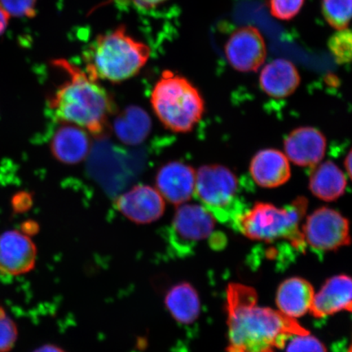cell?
Wrapping results in <instances>:
<instances>
[{
  "instance_id": "cell-11",
  "label": "cell",
  "mask_w": 352,
  "mask_h": 352,
  "mask_svg": "<svg viewBox=\"0 0 352 352\" xmlns=\"http://www.w3.org/2000/svg\"><path fill=\"white\" fill-rule=\"evenodd\" d=\"M36 258V246L25 232L12 230L0 235V272L3 274H28L33 270Z\"/></svg>"
},
{
  "instance_id": "cell-25",
  "label": "cell",
  "mask_w": 352,
  "mask_h": 352,
  "mask_svg": "<svg viewBox=\"0 0 352 352\" xmlns=\"http://www.w3.org/2000/svg\"><path fill=\"white\" fill-rule=\"evenodd\" d=\"M305 0H270L271 14L276 19L289 21L302 10Z\"/></svg>"
},
{
  "instance_id": "cell-6",
  "label": "cell",
  "mask_w": 352,
  "mask_h": 352,
  "mask_svg": "<svg viewBox=\"0 0 352 352\" xmlns=\"http://www.w3.org/2000/svg\"><path fill=\"white\" fill-rule=\"evenodd\" d=\"M239 184L236 175L227 167L205 165L197 171L195 195L215 219L234 226L243 212L236 199Z\"/></svg>"
},
{
  "instance_id": "cell-29",
  "label": "cell",
  "mask_w": 352,
  "mask_h": 352,
  "mask_svg": "<svg viewBox=\"0 0 352 352\" xmlns=\"http://www.w3.org/2000/svg\"><path fill=\"white\" fill-rule=\"evenodd\" d=\"M10 19V14L0 6V36L6 32Z\"/></svg>"
},
{
  "instance_id": "cell-17",
  "label": "cell",
  "mask_w": 352,
  "mask_h": 352,
  "mask_svg": "<svg viewBox=\"0 0 352 352\" xmlns=\"http://www.w3.org/2000/svg\"><path fill=\"white\" fill-rule=\"evenodd\" d=\"M314 296V289L310 283L301 277H292L280 285L276 302L280 312L296 319L310 311Z\"/></svg>"
},
{
  "instance_id": "cell-2",
  "label": "cell",
  "mask_w": 352,
  "mask_h": 352,
  "mask_svg": "<svg viewBox=\"0 0 352 352\" xmlns=\"http://www.w3.org/2000/svg\"><path fill=\"white\" fill-rule=\"evenodd\" d=\"M52 63L68 78L50 99L55 117L61 122L80 126L92 135L104 134L116 111L111 95L85 70L69 61L60 59Z\"/></svg>"
},
{
  "instance_id": "cell-1",
  "label": "cell",
  "mask_w": 352,
  "mask_h": 352,
  "mask_svg": "<svg viewBox=\"0 0 352 352\" xmlns=\"http://www.w3.org/2000/svg\"><path fill=\"white\" fill-rule=\"evenodd\" d=\"M250 286L232 283L227 289V352H276L289 338L310 333L296 319L258 305Z\"/></svg>"
},
{
  "instance_id": "cell-15",
  "label": "cell",
  "mask_w": 352,
  "mask_h": 352,
  "mask_svg": "<svg viewBox=\"0 0 352 352\" xmlns=\"http://www.w3.org/2000/svg\"><path fill=\"white\" fill-rule=\"evenodd\" d=\"M88 134L80 126L63 123L52 139L50 148L52 155L61 164H80L90 151L91 142Z\"/></svg>"
},
{
  "instance_id": "cell-7",
  "label": "cell",
  "mask_w": 352,
  "mask_h": 352,
  "mask_svg": "<svg viewBox=\"0 0 352 352\" xmlns=\"http://www.w3.org/2000/svg\"><path fill=\"white\" fill-rule=\"evenodd\" d=\"M215 221L217 219L204 206H179L167 235L170 248L178 256L190 254L198 242L213 235Z\"/></svg>"
},
{
  "instance_id": "cell-19",
  "label": "cell",
  "mask_w": 352,
  "mask_h": 352,
  "mask_svg": "<svg viewBox=\"0 0 352 352\" xmlns=\"http://www.w3.org/2000/svg\"><path fill=\"white\" fill-rule=\"evenodd\" d=\"M346 179L333 162L316 166L310 176L309 188L314 195L325 201H333L344 195Z\"/></svg>"
},
{
  "instance_id": "cell-3",
  "label": "cell",
  "mask_w": 352,
  "mask_h": 352,
  "mask_svg": "<svg viewBox=\"0 0 352 352\" xmlns=\"http://www.w3.org/2000/svg\"><path fill=\"white\" fill-rule=\"evenodd\" d=\"M151 48L126 33L124 25L95 38L83 52L85 72L96 81L120 83L133 78L148 63Z\"/></svg>"
},
{
  "instance_id": "cell-27",
  "label": "cell",
  "mask_w": 352,
  "mask_h": 352,
  "mask_svg": "<svg viewBox=\"0 0 352 352\" xmlns=\"http://www.w3.org/2000/svg\"><path fill=\"white\" fill-rule=\"evenodd\" d=\"M37 0H0V6L10 16L34 17Z\"/></svg>"
},
{
  "instance_id": "cell-26",
  "label": "cell",
  "mask_w": 352,
  "mask_h": 352,
  "mask_svg": "<svg viewBox=\"0 0 352 352\" xmlns=\"http://www.w3.org/2000/svg\"><path fill=\"white\" fill-rule=\"evenodd\" d=\"M285 352H327V350L318 338L307 333L292 337Z\"/></svg>"
},
{
  "instance_id": "cell-31",
  "label": "cell",
  "mask_w": 352,
  "mask_h": 352,
  "mask_svg": "<svg viewBox=\"0 0 352 352\" xmlns=\"http://www.w3.org/2000/svg\"><path fill=\"white\" fill-rule=\"evenodd\" d=\"M345 166L347 173H349L350 178L352 179V149L349 153L347 154L345 160Z\"/></svg>"
},
{
  "instance_id": "cell-28",
  "label": "cell",
  "mask_w": 352,
  "mask_h": 352,
  "mask_svg": "<svg viewBox=\"0 0 352 352\" xmlns=\"http://www.w3.org/2000/svg\"><path fill=\"white\" fill-rule=\"evenodd\" d=\"M166 1L167 0H131V3L142 10H153Z\"/></svg>"
},
{
  "instance_id": "cell-18",
  "label": "cell",
  "mask_w": 352,
  "mask_h": 352,
  "mask_svg": "<svg viewBox=\"0 0 352 352\" xmlns=\"http://www.w3.org/2000/svg\"><path fill=\"white\" fill-rule=\"evenodd\" d=\"M262 90L271 98L281 99L294 94L300 83L296 65L285 59H276L267 65L261 74Z\"/></svg>"
},
{
  "instance_id": "cell-5",
  "label": "cell",
  "mask_w": 352,
  "mask_h": 352,
  "mask_svg": "<svg viewBox=\"0 0 352 352\" xmlns=\"http://www.w3.org/2000/svg\"><path fill=\"white\" fill-rule=\"evenodd\" d=\"M153 113L167 130L188 133L201 120L205 101L188 79L165 70L153 86L151 96Z\"/></svg>"
},
{
  "instance_id": "cell-8",
  "label": "cell",
  "mask_w": 352,
  "mask_h": 352,
  "mask_svg": "<svg viewBox=\"0 0 352 352\" xmlns=\"http://www.w3.org/2000/svg\"><path fill=\"white\" fill-rule=\"evenodd\" d=\"M302 232L306 244L319 252H333L351 243L349 220L331 208L316 210Z\"/></svg>"
},
{
  "instance_id": "cell-32",
  "label": "cell",
  "mask_w": 352,
  "mask_h": 352,
  "mask_svg": "<svg viewBox=\"0 0 352 352\" xmlns=\"http://www.w3.org/2000/svg\"><path fill=\"white\" fill-rule=\"evenodd\" d=\"M346 352H352V338H351V341L350 345L349 346V349H347Z\"/></svg>"
},
{
  "instance_id": "cell-30",
  "label": "cell",
  "mask_w": 352,
  "mask_h": 352,
  "mask_svg": "<svg viewBox=\"0 0 352 352\" xmlns=\"http://www.w3.org/2000/svg\"><path fill=\"white\" fill-rule=\"evenodd\" d=\"M33 352H65L64 350L60 349V347L54 345H44L38 347V349Z\"/></svg>"
},
{
  "instance_id": "cell-13",
  "label": "cell",
  "mask_w": 352,
  "mask_h": 352,
  "mask_svg": "<svg viewBox=\"0 0 352 352\" xmlns=\"http://www.w3.org/2000/svg\"><path fill=\"white\" fill-rule=\"evenodd\" d=\"M284 148L286 155L294 164L314 166L323 160L327 140L322 132L314 127H298L285 138Z\"/></svg>"
},
{
  "instance_id": "cell-16",
  "label": "cell",
  "mask_w": 352,
  "mask_h": 352,
  "mask_svg": "<svg viewBox=\"0 0 352 352\" xmlns=\"http://www.w3.org/2000/svg\"><path fill=\"white\" fill-rule=\"evenodd\" d=\"M254 182L263 188H276L292 175L287 157L276 149H264L255 154L250 165Z\"/></svg>"
},
{
  "instance_id": "cell-4",
  "label": "cell",
  "mask_w": 352,
  "mask_h": 352,
  "mask_svg": "<svg viewBox=\"0 0 352 352\" xmlns=\"http://www.w3.org/2000/svg\"><path fill=\"white\" fill-rule=\"evenodd\" d=\"M307 208V201L303 197L285 208L256 202L252 209L239 215L233 226L250 240L266 243L285 241L302 252L307 244L299 226Z\"/></svg>"
},
{
  "instance_id": "cell-12",
  "label": "cell",
  "mask_w": 352,
  "mask_h": 352,
  "mask_svg": "<svg viewBox=\"0 0 352 352\" xmlns=\"http://www.w3.org/2000/svg\"><path fill=\"white\" fill-rule=\"evenodd\" d=\"M196 174L197 171L184 162H168L157 173L156 188L165 201L179 206L195 196Z\"/></svg>"
},
{
  "instance_id": "cell-21",
  "label": "cell",
  "mask_w": 352,
  "mask_h": 352,
  "mask_svg": "<svg viewBox=\"0 0 352 352\" xmlns=\"http://www.w3.org/2000/svg\"><path fill=\"white\" fill-rule=\"evenodd\" d=\"M116 126L117 134L123 142L136 144L148 133L151 121L143 110L131 107L122 114Z\"/></svg>"
},
{
  "instance_id": "cell-14",
  "label": "cell",
  "mask_w": 352,
  "mask_h": 352,
  "mask_svg": "<svg viewBox=\"0 0 352 352\" xmlns=\"http://www.w3.org/2000/svg\"><path fill=\"white\" fill-rule=\"evenodd\" d=\"M352 311V277L338 275L327 280L315 294L310 312L315 318H324L338 312Z\"/></svg>"
},
{
  "instance_id": "cell-23",
  "label": "cell",
  "mask_w": 352,
  "mask_h": 352,
  "mask_svg": "<svg viewBox=\"0 0 352 352\" xmlns=\"http://www.w3.org/2000/svg\"><path fill=\"white\" fill-rule=\"evenodd\" d=\"M330 52L336 63L340 65L352 63V30H338L328 41Z\"/></svg>"
},
{
  "instance_id": "cell-9",
  "label": "cell",
  "mask_w": 352,
  "mask_h": 352,
  "mask_svg": "<svg viewBox=\"0 0 352 352\" xmlns=\"http://www.w3.org/2000/svg\"><path fill=\"white\" fill-rule=\"evenodd\" d=\"M224 52L228 63L239 72H257L267 57L263 35L252 25L236 30L228 38Z\"/></svg>"
},
{
  "instance_id": "cell-10",
  "label": "cell",
  "mask_w": 352,
  "mask_h": 352,
  "mask_svg": "<svg viewBox=\"0 0 352 352\" xmlns=\"http://www.w3.org/2000/svg\"><path fill=\"white\" fill-rule=\"evenodd\" d=\"M166 201L157 189L149 186H136L118 196L114 206L131 221L149 223L164 214Z\"/></svg>"
},
{
  "instance_id": "cell-24",
  "label": "cell",
  "mask_w": 352,
  "mask_h": 352,
  "mask_svg": "<svg viewBox=\"0 0 352 352\" xmlns=\"http://www.w3.org/2000/svg\"><path fill=\"white\" fill-rule=\"evenodd\" d=\"M19 337L16 324L0 307V352L10 351Z\"/></svg>"
},
{
  "instance_id": "cell-20",
  "label": "cell",
  "mask_w": 352,
  "mask_h": 352,
  "mask_svg": "<svg viewBox=\"0 0 352 352\" xmlns=\"http://www.w3.org/2000/svg\"><path fill=\"white\" fill-rule=\"evenodd\" d=\"M165 305L174 319L182 324L195 322L200 314L199 296L193 286L187 283L173 286L166 294Z\"/></svg>"
},
{
  "instance_id": "cell-22",
  "label": "cell",
  "mask_w": 352,
  "mask_h": 352,
  "mask_svg": "<svg viewBox=\"0 0 352 352\" xmlns=\"http://www.w3.org/2000/svg\"><path fill=\"white\" fill-rule=\"evenodd\" d=\"M321 10L331 28L346 29L352 20V0H323Z\"/></svg>"
}]
</instances>
